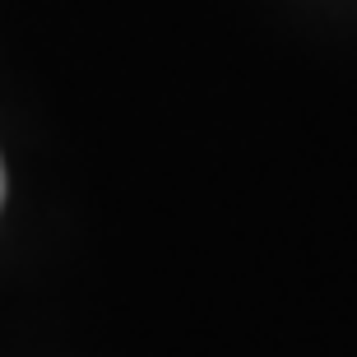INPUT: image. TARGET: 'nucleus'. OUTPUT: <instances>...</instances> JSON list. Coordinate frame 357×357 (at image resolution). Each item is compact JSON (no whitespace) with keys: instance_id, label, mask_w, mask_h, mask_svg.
<instances>
[{"instance_id":"nucleus-1","label":"nucleus","mask_w":357,"mask_h":357,"mask_svg":"<svg viewBox=\"0 0 357 357\" xmlns=\"http://www.w3.org/2000/svg\"><path fill=\"white\" fill-rule=\"evenodd\" d=\"M0 204H5V167H0Z\"/></svg>"}]
</instances>
